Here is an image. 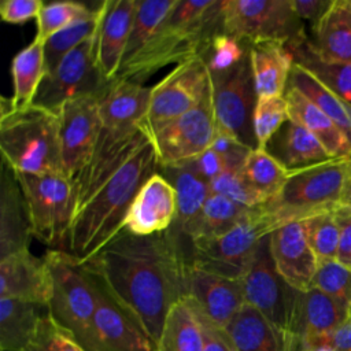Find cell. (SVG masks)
I'll return each instance as SVG.
<instances>
[{
  "label": "cell",
  "instance_id": "1f68e13d",
  "mask_svg": "<svg viewBox=\"0 0 351 351\" xmlns=\"http://www.w3.org/2000/svg\"><path fill=\"white\" fill-rule=\"evenodd\" d=\"M45 311L41 304L0 298V350L23 351Z\"/></svg>",
  "mask_w": 351,
  "mask_h": 351
},
{
  "label": "cell",
  "instance_id": "8d00e7d4",
  "mask_svg": "<svg viewBox=\"0 0 351 351\" xmlns=\"http://www.w3.org/2000/svg\"><path fill=\"white\" fill-rule=\"evenodd\" d=\"M251 210L254 208H247L226 196L210 193L200 214L186 229L184 236L189 241L195 239L219 236L240 223Z\"/></svg>",
  "mask_w": 351,
  "mask_h": 351
},
{
  "label": "cell",
  "instance_id": "b9f144b4",
  "mask_svg": "<svg viewBox=\"0 0 351 351\" xmlns=\"http://www.w3.org/2000/svg\"><path fill=\"white\" fill-rule=\"evenodd\" d=\"M288 118V103L284 95L258 97L254 111V130L258 148L263 149Z\"/></svg>",
  "mask_w": 351,
  "mask_h": 351
},
{
  "label": "cell",
  "instance_id": "5b68a950",
  "mask_svg": "<svg viewBox=\"0 0 351 351\" xmlns=\"http://www.w3.org/2000/svg\"><path fill=\"white\" fill-rule=\"evenodd\" d=\"M348 162L350 158L335 159L289 173L278 195L262 206L274 230L340 206Z\"/></svg>",
  "mask_w": 351,
  "mask_h": 351
},
{
  "label": "cell",
  "instance_id": "7c38bea8",
  "mask_svg": "<svg viewBox=\"0 0 351 351\" xmlns=\"http://www.w3.org/2000/svg\"><path fill=\"white\" fill-rule=\"evenodd\" d=\"M211 92V77L202 55L178 63L152 86L145 126L154 134L196 107Z\"/></svg>",
  "mask_w": 351,
  "mask_h": 351
},
{
  "label": "cell",
  "instance_id": "f907efd6",
  "mask_svg": "<svg viewBox=\"0 0 351 351\" xmlns=\"http://www.w3.org/2000/svg\"><path fill=\"white\" fill-rule=\"evenodd\" d=\"M333 213L339 226V248L336 261L351 269V208L340 204Z\"/></svg>",
  "mask_w": 351,
  "mask_h": 351
},
{
  "label": "cell",
  "instance_id": "603a6c76",
  "mask_svg": "<svg viewBox=\"0 0 351 351\" xmlns=\"http://www.w3.org/2000/svg\"><path fill=\"white\" fill-rule=\"evenodd\" d=\"M97 30V62L103 77L111 82L121 69L138 0H104Z\"/></svg>",
  "mask_w": 351,
  "mask_h": 351
},
{
  "label": "cell",
  "instance_id": "d4e9b609",
  "mask_svg": "<svg viewBox=\"0 0 351 351\" xmlns=\"http://www.w3.org/2000/svg\"><path fill=\"white\" fill-rule=\"evenodd\" d=\"M289 173L335 160L319 140L288 118L263 148Z\"/></svg>",
  "mask_w": 351,
  "mask_h": 351
},
{
  "label": "cell",
  "instance_id": "83f0119b",
  "mask_svg": "<svg viewBox=\"0 0 351 351\" xmlns=\"http://www.w3.org/2000/svg\"><path fill=\"white\" fill-rule=\"evenodd\" d=\"M284 96L288 103L289 118L313 133L332 158H351L350 138L329 117H326L315 104L293 88H287Z\"/></svg>",
  "mask_w": 351,
  "mask_h": 351
},
{
  "label": "cell",
  "instance_id": "9a60e30c",
  "mask_svg": "<svg viewBox=\"0 0 351 351\" xmlns=\"http://www.w3.org/2000/svg\"><path fill=\"white\" fill-rule=\"evenodd\" d=\"M217 119L210 92L196 107L177 117L152 134L159 167L181 166L210 148Z\"/></svg>",
  "mask_w": 351,
  "mask_h": 351
},
{
  "label": "cell",
  "instance_id": "9f6ffc18",
  "mask_svg": "<svg viewBox=\"0 0 351 351\" xmlns=\"http://www.w3.org/2000/svg\"><path fill=\"white\" fill-rule=\"evenodd\" d=\"M341 204L351 208V158H350V162H348L347 176H346V181H344V188H343V195H341Z\"/></svg>",
  "mask_w": 351,
  "mask_h": 351
},
{
  "label": "cell",
  "instance_id": "ffe728a7",
  "mask_svg": "<svg viewBox=\"0 0 351 351\" xmlns=\"http://www.w3.org/2000/svg\"><path fill=\"white\" fill-rule=\"evenodd\" d=\"M270 252L281 277L295 289L313 285L318 259L307 240L303 221L281 225L270 233Z\"/></svg>",
  "mask_w": 351,
  "mask_h": 351
},
{
  "label": "cell",
  "instance_id": "11a10c76",
  "mask_svg": "<svg viewBox=\"0 0 351 351\" xmlns=\"http://www.w3.org/2000/svg\"><path fill=\"white\" fill-rule=\"evenodd\" d=\"M319 347H326L332 351H351V311L343 324Z\"/></svg>",
  "mask_w": 351,
  "mask_h": 351
},
{
  "label": "cell",
  "instance_id": "c3c4849f",
  "mask_svg": "<svg viewBox=\"0 0 351 351\" xmlns=\"http://www.w3.org/2000/svg\"><path fill=\"white\" fill-rule=\"evenodd\" d=\"M210 147L222 156L226 170L229 171H241L247 156L252 151V148L243 144L237 137L218 125Z\"/></svg>",
  "mask_w": 351,
  "mask_h": 351
},
{
  "label": "cell",
  "instance_id": "ba28073f",
  "mask_svg": "<svg viewBox=\"0 0 351 351\" xmlns=\"http://www.w3.org/2000/svg\"><path fill=\"white\" fill-rule=\"evenodd\" d=\"M15 174L26 199L33 237L48 250L64 251L74 215L71 182L63 174Z\"/></svg>",
  "mask_w": 351,
  "mask_h": 351
},
{
  "label": "cell",
  "instance_id": "4316f807",
  "mask_svg": "<svg viewBox=\"0 0 351 351\" xmlns=\"http://www.w3.org/2000/svg\"><path fill=\"white\" fill-rule=\"evenodd\" d=\"M250 62L258 97L282 96L295 64L288 47L277 41L250 44Z\"/></svg>",
  "mask_w": 351,
  "mask_h": 351
},
{
  "label": "cell",
  "instance_id": "e0dca14e",
  "mask_svg": "<svg viewBox=\"0 0 351 351\" xmlns=\"http://www.w3.org/2000/svg\"><path fill=\"white\" fill-rule=\"evenodd\" d=\"M89 277L96 292L93 351H155L156 344L141 325L107 293L92 274Z\"/></svg>",
  "mask_w": 351,
  "mask_h": 351
},
{
  "label": "cell",
  "instance_id": "7dc6e473",
  "mask_svg": "<svg viewBox=\"0 0 351 351\" xmlns=\"http://www.w3.org/2000/svg\"><path fill=\"white\" fill-rule=\"evenodd\" d=\"M210 192L226 196L247 208H256L267 203L266 199L244 180L240 171L225 170L210 182Z\"/></svg>",
  "mask_w": 351,
  "mask_h": 351
},
{
  "label": "cell",
  "instance_id": "bcb514c9",
  "mask_svg": "<svg viewBox=\"0 0 351 351\" xmlns=\"http://www.w3.org/2000/svg\"><path fill=\"white\" fill-rule=\"evenodd\" d=\"M311 288H317L351 307V269L336 259L318 263Z\"/></svg>",
  "mask_w": 351,
  "mask_h": 351
},
{
  "label": "cell",
  "instance_id": "44dd1931",
  "mask_svg": "<svg viewBox=\"0 0 351 351\" xmlns=\"http://www.w3.org/2000/svg\"><path fill=\"white\" fill-rule=\"evenodd\" d=\"M186 296L215 325L226 328L245 303L240 280L222 277L191 265L186 277Z\"/></svg>",
  "mask_w": 351,
  "mask_h": 351
},
{
  "label": "cell",
  "instance_id": "484cf974",
  "mask_svg": "<svg viewBox=\"0 0 351 351\" xmlns=\"http://www.w3.org/2000/svg\"><path fill=\"white\" fill-rule=\"evenodd\" d=\"M152 86H144L128 80L108 84L99 99L103 126H125L145 121Z\"/></svg>",
  "mask_w": 351,
  "mask_h": 351
},
{
  "label": "cell",
  "instance_id": "ac0fdd59",
  "mask_svg": "<svg viewBox=\"0 0 351 351\" xmlns=\"http://www.w3.org/2000/svg\"><path fill=\"white\" fill-rule=\"evenodd\" d=\"M351 307L317 288L299 291L292 329L295 351L318 348L347 318Z\"/></svg>",
  "mask_w": 351,
  "mask_h": 351
},
{
  "label": "cell",
  "instance_id": "d590c367",
  "mask_svg": "<svg viewBox=\"0 0 351 351\" xmlns=\"http://www.w3.org/2000/svg\"><path fill=\"white\" fill-rule=\"evenodd\" d=\"M293 88L329 117L351 141V106L326 88L300 64L292 66L288 86Z\"/></svg>",
  "mask_w": 351,
  "mask_h": 351
},
{
  "label": "cell",
  "instance_id": "4fadbf2b",
  "mask_svg": "<svg viewBox=\"0 0 351 351\" xmlns=\"http://www.w3.org/2000/svg\"><path fill=\"white\" fill-rule=\"evenodd\" d=\"M211 93L217 125L250 148H258L254 111L258 100L250 53L234 67L211 74Z\"/></svg>",
  "mask_w": 351,
  "mask_h": 351
},
{
  "label": "cell",
  "instance_id": "9c48e42d",
  "mask_svg": "<svg viewBox=\"0 0 351 351\" xmlns=\"http://www.w3.org/2000/svg\"><path fill=\"white\" fill-rule=\"evenodd\" d=\"M245 303L255 307L285 339L289 351L299 291L292 288L278 273L270 252V234L265 236L241 277Z\"/></svg>",
  "mask_w": 351,
  "mask_h": 351
},
{
  "label": "cell",
  "instance_id": "277c9868",
  "mask_svg": "<svg viewBox=\"0 0 351 351\" xmlns=\"http://www.w3.org/2000/svg\"><path fill=\"white\" fill-rule=\"evenodd\" d=\"M0 149L15 173L63 174L59 112L37 104L15 110L1 97Z\"/></svg>",
  "mask_w": 351,
  "mask_h": 351
},
{
  "label": "cell",
  "instance_id": "7bdbcfd3",
  "mask_svg": "<svg viewBox=\"0 0 351 351\" xmlns=\"http://www.w3.org/2000/svg\"><path fill=\"white\" fill-rule=\"evenodd\" d=\"M23 351H86L77 337L58 324L48 311L41 317L37 330Z\"/></svg>",
  "mask_w": 351,
  "mask_h": 351
},
{
  "label": "cell",
  "instance_id": "816d5d0a",
  "mask_svg": "<svg viewBox=\"0 0 351 351\" xmlns=\"http://www.w3.org/2000/svg\"><path fill=\"white\" fill-rule=\"evenodd\" d=\"M188 165L199 177H202L208 184L226 170L222 156L211 147L207 148L195 159H192L191 162H188Z\"/></svg>",
  "mask_w": 351,
  "mask_h": 351
},
{
  "label": "cell",
  "instance_id": "ab89813d",
  "mask_svg": "<svg viewBox=\"0 0 351 351\" xmlns=\"http://www.w3.org/2000/svg\"><path fill=\"white\" fill-rule=\"evenodd\" d=\"M176 3L177 0H138L122 64L132 60L144 48L171 12Z\"/></svg>",
  "mask_w": 351,
  "mask_h": 351
},
{
  "label": "cell",
  "instance_id": "f35d334b",
  "mask_svg": "<svg viewBox=\"0 0 351 351\" xmlns=\"http://www.w3.org/2000/svg\"><path fill=\"white\" fill-rule=\"evenodd\" d=\"M240 173L266 202L278 195L289 176V171L262 148H255L250 152Z\"/></svg>",
  "mask_w": 351,
  "mask_h": 351
},
{
  "label": "cell",
  "instance_id": "f5cc1de1",
  "mask_svg": "<svg viewBox=\"0 0 351 351\" xmlns=\"http://www.w3.org/2000/svg\"><path fill=\"white\" fill-rule=\"evenodd\" d=\"M199 314H200L202 324H203V330H204V347H203V351H236L234 346H233V343H232V340H230V337H229V335L226 332V329L219 328L218 325L211 322L200 310H199Z\"/></svg>",
  "mask_w": 351,
  "mask_h": 351
},
{
  "label": "cell",
  "instance_id": "8992f818",
  "mask_svg": "<svg viewBox=\"0 0 351 351\" xmlns=\"http://www.w3.org/2000/svg\"><path fill=\"white\" fill-rule=\"evenodd\" d=\"M44 258L52 277L48 314L69 329L86 351H93L96 292L89 274L66 251L48 250Z\"/></svg>",
  "mask_w": 351,
  "mask_h": 351
},
{
  "label": "cell",
  "instance_id": "680465c9",
  "mask_svg": "<svg viewBox=\"0 0 351 351\" xmlns=\"http://www.w3.org/2000/svg\"><path fill=\"white\" fill-rule=\"evenodd\" d=\"M346 3H347V7H348V10L351 11V0H346Z\"/></svg>",
  "mask_w": 351,
  "mask_h": 351
},
{
  "label": "cell",
  "instance_id": "836d02e7",
  "mask_svg": "<svg viewBox=\"0 0 351 351\" xmlns=\"http://www.w3.org/2000/svg\"><path fill=\"white\" fill-rule=\"evenodd\" d=\"M295 63L310 71L326 88L351 106V64L326 60L313 48L306 34L287 44Z\"/></svg>",
  "mask_w": 351,
  "mask_h": 351
},
{
  "label": "cell",
  "instance_id": "f1b7e54d",
  "mask_svg": "<svg viewBox=\"0 0 351 351\" xmlns=\"http://www.w3.org/2000/svg\"><path fill=\"white\" fill-rule=\"evenodd\" d=\"M310 43L326 60L351 64V11L346 0H335L329 11L311 27Z\"/></svg>",
  "mask_w": 351,
  "mask_h": 351
},
{
  "label": "cell",
  "instance_id": "30bf717a",
  "mask_svg": "<svg viewBox=\"0 0 351 351\" xmlns=\"http://www.w3.org/2000/svg\"><path fill=\"white\" fill-rule=\"evenodd\" d=\"M222 32L245 44L285 45L306 34L292 0H222Z\"/></svg>",
  "mask_w": 351,
  "mask_h": 351
},
{
  "label": "cell",
  "instance_id": "52a82bcc",
  "mask_svg": "<svg viewBox=\"0 0 351 351\" xmlns=\"http://www.w3.org/2000/svg\"><path fill=\"white\" fill-rule=\"evenodd\" d=\"M273 230L274 226L262 206L256 207L226 233L191 240V265L222 277L241 280L261 240Z\"/></svg>",
  "mask_w": 351,
  "mask_h": 351
},
{
  "label": "cell",
  "instance_id": "681fc988",
  "mask_svg": "<svg viewBox=\"0 0 351 351\" xmlns=\"http://www.w3.org/2000/svg\"><path fill=\"white\" fill-rule=\"evenodd\" d=\"M44 3L41 0H4L0 4V16L4 22L22 25L38 18Z\"/></svg>",
  "mask_w": 351,
  "mask_h": 351
},
{
  "label": "cell",
  "instance_id": "f546056e",
  "mask_svg": "<svg viewBox=\"0 0 351 351\" xmlns=\"http://www.w3.org/2000/svg\"><path fill=\"white\" fill-rule=\"evenodd\" d=\"M225 329L236 351H289L285 339L248 303L240 307Z\"/></svg>",
  "mask_w": 351,
  "mask_h": 351
},
{
  "label": "cell",
  "instance_id": "7a4b0ae2",
  "mask_svg": "<svg viewBox=\"0 0 351 351\" xmlns=\"http://www.w3.org/2000/svg\"><path fill=\"white\" fill-rule=\"evenodd\" d=\"M159 169L156 148L151 138L74 213L64 251L80 263L95 256L123 229L136 195Z\"/></svg>",
  "mask_w": 351,
  "mask_h": 351
},
{
  "label": "cell",
  "instance_id": "2e32d148",
  "mask_svg": "<svg viewBox=\"0 0 351 351\" xmlns=\"http://www.w3.org/2000/svg\"><path fill=\"white\" fill-rule=\"evenodd\" d=\"M100 95L71 99L59 111L62 167L70 182L89 162L96 147L103 126L99 110Z\"/></svg>",
  "mask_w": 351,
  "mask_h": 351
},
{
  "label": "cell",
  "instance_id": "5bb4252c",
  "mask_svg": "<svg viewBox=\"0 0 351 351\" xmlns=\"http://www.w3.org/2000/svg\"><path fill=\"white\" fill-rule=\"evenodd\" d=\"M151 138L152 134L144 122L125 126H101L89 162L71 182L74 213Z\"/></svg>",
  "mask_w": 351,
  "mask_h": 351
},
{
  "label": "cell",
  "instance_id": "d6a6232c",
  "mask_svg": "<svg viewBox=\"0 0 351 351\" xmlns=\"http://www.w3.org/2000/svg\"><path fill=\"white\" fill-rule=\"evenodd\" d=\"M159 173L173 185L177 195V226L184 234L200 214L210 196V184L199 177L192 167L185 163L159 169Z\"/></svg>",
  "mask_w": 351,
  "mask_h": 351
},
{
  "label": "cell",
  "instance_id": "8fae6325",
  "mask_svg": "<svg viewBox=\"0 0 351 351\" xmlns=\"http://www.w3.org/2000/svg\"><path fill=\"white\" fill-rule=\"evenodd\" d=\"M99 30V29H97ZM97 62V32L71 52L43 80L34 103L59 112L71 99L100 95L108 86Z\"/></svg>",
  "mask_w": 351,
  "mask_h": 351
},
{
  "label": "cell",
  "instance_id": "e575fe53",
  "mask_svg": "<svg viewBox=\"0 0 351 351\" xmlns=\"http://www.w3.org/2000/svg\"><path fill=\"white\" fill-rule=\"evenodd\" d=\"M44 44L45 41L36 37L12 59L14 95L10 103L15 110L29 107L34 103L38 88L47 75Z\"/></svg>",
  "mask_w": 351,
  "mask_h": 351
},
{
  "label": "cell",
  "instance_id": "db71d44e",
  "mask_svg": "<svg viewBox=\"0 0 351 351\" xmlns=\"http://www.w3.org/2000/svg\"><path fill=\"white\" fill-rule=\"evenodd\" d=\"M335 0H292L293 10L302 21L315 25L332 7Z\"/></svg>",
  "mask_w": 351,
  "mask_h": 351
},
{
  "label": "cell",
  "instance_id": "ee69618b",
  "mask_svg": "<svg viewBox=\"0 0 351 351\" xmlns=\"http://www.w3.org/2000/svg\"><path fill=\"white\" fill-rule=\"evenodd\" d=\"M92 8L78 1H55L44 4L37 18V38L47 41L74 21L85 16Z\"/></svg>",
  "mask_w": 351,
  "mask_h": 351
},
{
  "label": "cell",
  "instance_id": "6f0895ef",
  "mask_svg": "<svg viewBox=\"0 0 351 351\" xmlns=\"http://www.w3.org/2000/svg\"><path fill=\"white\" fill-rule=\"evenodd\" d=\"M308 351H332V350H329L326 347H318V348H313V350H308Z\"/></svg>",
  "mask_w": 351,
  "mask_h": 351
},
{
  "label": "cell",
  "instance_id": "6da1fadb",
  "mask_svg": "<svg viewBox=\"0 0 351 351\" xmlns=\"http://www.w3.org/2000/svg\"><path fill=\"white\" fill-rule=\"evenodd\" d=\"M184 237L174 225L149 236L122 229L95 256L81 263L155 344L170 308L186 296L189 254Z\"/></svg>",
  "mask_w": 351,
  "mask_h": 351
},
{
  "label": "cell",
  "instance_id": "cb8c5ba5",
  "mask_svg": "<svg viewBox=\"0 0 351 351\" xmlns=\"http://www.w3.org/2000/svg\"><path fill=\"white\" fill-rule=\"evenodd\" d=\"M32 237V225L25 195L15 171L1 162L0 258L29 250Z\"/></svg>",
  "mask_w": 351,
  "mask_h": 351
},
{
  "label": "cell",
  "instance_id": "4dcf8cb0",
  "mask_svg": "<svg viewBox=\"0 0 351 351\" xmlns=\"http://www.w3.org/2000/svg\"><path fill=\"white\" fill-rule=\"evenodd\" d=\"M204 330L199 310L189 298L169 311L155 351H203Z\"/></svg>",
  "mask_w": 351,
  "mask_h": 351
},
{
  "label": "cell",
  "instance_id": "d6986e66",
  "mask_svg": "<svg viewBox=\"0 0 351 351\" xmlns=\"http://www.w3.org/2000/svg\"><path fill=\"white\" fill-rule=\"evenodd\" d=\"M177 219V195L173 185L158 171L136 195L123 229L136 236H149L170 229Z\"/></svg>",
  "mask_w": 351,
  "mask_h": 351
},
{
  "label": "cell",
  "instance_id": "74e56055",
  "mask_svg": "<svg viewBox=\"0 0 351 351\" xmlns=\"http://www.w3.org/2000/svg\"><path fill=\"white\" fill-rule=\"evenodd\" d=\"M103 5L100 3L96 8L90 10L85 16L74 21L73 23H70L60 32L55 33L45 41L44 52L47 74L52 73L69 52H71L74 48H77L85 40L90 38L97 32Z\"/></svg>",
  "mask_w": 351,
  "mask_h": 351
},
{
  "label": "cell",
  "instance_id": "f6af8a7d",
  "mask_svg": "<svg viewBox=\"0 0 351 351\" xmlns=\"http://www.w3.org/2000/svg\"><path fill=\"white\" fill-rule=\"evenodd\" d=\"M250 53V44L241 43L232 36L219 32L217 33L206 51L203 52V58L211 74L223 73L237 63H240Z\"/></svg>",
  "mask_w": 351,
  "mask_h": 351
},
{
  "label": "cell",
  "instance_id": "3957f363",
  "mask_svg": "<svg viewBox=\"0 0 351 351\" xmlns=\"http://www.w3.org/2000/svg\"><path fill=\"white\" fill-rule=\"evenodd\" d=\"M219 32L222 0H177L144 48L121 66L115 80L143 84L165 66L203 55Z\"/></svg>",
  "mask_w": 351,
  "mask_h": 351
},
{
  "label": "cell",
  "instance_id": "7402d4cb",
  "mask_svg": "<svg viewBox=\"0 0 351 351\" xmlns=\"http://www.w3.org/2000/svg\"><path fill=\"white\" fill-rule=\"evenodd\" d=\"M52 295V277L45 258L29 250L0 258V298L48 306Z\"/></svg>",
  "mask_w": 351,
  "mask_h": 351
},
{
  "label": "cell",
  "instance_id": "60d3db41",
  "mask_svg": "<svg viewBox=\"0 0 351 351\" xmlns=\"http://www.w3.org/2000/svg\"><path fill=\"white\" fill-rule=\"evenodd\" d=\"M333 211L322 213L303 221L307 240L318 263L335 261L337 256L339 226Z\"/></svg>",
  "mask_w": 351,
  "mask_h": 351
}]
</instances>
